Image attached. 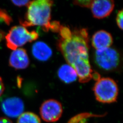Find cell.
<instances>
[{
	"label": "cell",
	"mask_w": 123,
	"mask_h": 123,
	"mask_svg": "<svg viewBox=\"0 0 123 123\" xmlns=\"http://www.w3.org/2000/svg\"><path fill=\"white\" fill-rule=\"evenodd\" d=\"M89 39L87 30L82 28L72 31L70 38H60L57 47L68 64L81 59L89 60Z\"/></svg>",
	"instance_id": "1"
},
{
	"label": "cell",
	"mask_w": 123,
	"mask_h": 123,
	"mask_svg": "<svg viewBox=\"0 0 123 123\" xmlns=\"http://www.w3.org/2000/svg\"><path fill=\"white\" fill-rule=\"evenodd\" d=\"M53 4V1L50 0L31 1L27 6L24 20L20 21L21 26L26 27L34 26H42L45 31H48Z\"/></svg>",
	"instance_id": "2"
},
{
	"label": "cell",
	"mask_w": 123,
	"mask_h": 123,
	"mask_svg": "<svg viewBox=\"0 0 123 123\" xmlns=\"http://www.w3.org/2000/svg\"><path fill=\"white\" fill-rule=\"evenodd\" d=\"M93 91L96 99L103 104H111L117 101L119 88L116 82L110 78H102L94 84Z\"/></svg>",
	"instance_id": "3"
},
{
	"label": "cell",
	"mask_w": 123,
	"mask_h": 123,
	"mask_svg": "<svg viewBox=\"0 0 123 123\" xmlns=\"http://www.w3.org/2000/svg\"><path fill=\"white\" fill-rule=\"evenodd\" d=\"M94 61L97 67L106 72H113L119 69L121 62L119 51L113 48L96 50L94 54Z\"/></svg>",
	"instance_id": "4"
},
{
	"label": "cell",
	"mask_w": 123,
	"mask_h": 123,
	"mask_svg": "<svg viewBox=\"0 0 123 123\" xmlns=\"http://www.w3.org/2000/svg\"><path fill=\"white\" fill-rule=\"evenodd\" d=\"M38 37L39 35L35 31H30L26 27L16 26L11 28L5 37L7 47L14 51L28 42L38 39Z\"/></svg>",
	"instance_id": "5"
},
{
	"label": "cell",
	"mask_w": 123,
	"mask_h": 123,
	"mask_svg": "<svg viewBox=\"0 0 123 123\" xmlns=\"http://www.w3.org/2000/svg\"><path fill=\"white\" fill-rule=\"evenodd\" d=\"M63 112L61 104L55 99H50L44 101L40 108V114L44 121L51 123L57 121Z\"/></svg>",
	"instance_id": "6"
},
{
	"label": "cell",
	"mask_w": 123,
	"mask_h": 123,
	"mask_svg": "<svg viewBox=\"0 0 123 123\" xmlns=\"http://www.w3.org/2000/svg\"><path fill=\"white\" fill-rule=\"evenodd\" d=\"M3 112L7 116L15 118L23 113L24 104L22 99L17 97H11L4 99L1 104Z\"/></svg>",
	"instance_id": "7"
},
{
	"label": "cell",
	"mask_w": 123,
	"mask_h": 123,
	"mask_svg": "<svg viewBox=\"0 0 123 123\" xmlns=\"http://www.w3.org/2000/svg\"><path fill=\"white\" fill-rule=\"evenodd\" d=\"M113 0H92L90 8L93 17L97 19H103L108 17L114 9Z\"/></svg>",
	"instance_id": "8"
},
{
	"label": "cell",
	"mask_w": 123,
	"mask_h": 123,
	"mask_svg": "<svg viewBox=\"0 0 123 123\" xmlns=\"http://www.w3.org/2000/svg\"><path fill=\"white\" fill-rule=\"evenodd\" d=\"M30 64V60L26 50L19 48L11 53L9 59V66L17 70L24 69Z\"/></svg>",
	"instance_id": "9"
},
{
	"label": "cell",
	"mask_w": 123,
	"mask_h": 123,
	"mask_svg": "<svg viewBox=\"0 0 123 123\" xmlns=\"http://www.w3.org/2000/svg\"><path fill=\"white\" fill-rule=\"evenodd\" d=\"M72 66L74 69L79 81L81 83H86L92 79V70L89 60L81 59L76 62Z\"/></svg>",
	"instance_id": "10"
},
{
	"label": "cell",
	"mask_w": 123,
	"mask_h": 123,
	"mask_svg": "<svg viewBox=\"0 0 123 123\" xmlns=\"http://www.w3.org/2000/svg\"><path fill=\"white\" fill-rule=\"evenodd\" d=\"M92 45L96 50L110 48L113 43L111 34L105 30L96 31L92 37Z\"/></svg>",
	"instance_id": "11"
},
{
	"label": "cell",
	"mask_w": 123,
	"mask_h": 123,
	"mask_svg": "<svg viewBox=\"0 0 123 123\" xmlns=\"http://www.w3.org/2000/svg\"><path fill=\"white\" fill-rule=\"evenodd\" d=\"M31 52L36 59L41 62L48 61L53 55L52 49L44 42L38 41L32 46Z\"/></svg>",
	"instance_id": "12"
},
{
	"label": "cell",
	"mask_w": 123,
	"mask_h": 123,
	"mask_svg": "<svg viewBox=\"0 0 123 123\" xmlns=\"http://www.w3.org/2000/svg\"><path fill=\"white\" fill-rule=\"evenodd\" d=\"M59 79L65 84H71L75 81L78 78L74 68L69 64L62 65L57 71Z\"/></svg>",
	"instance_id": "13"
},
{
	"label": "cell",
	"mask_w": 123,
	"mask_h": 123,
	"mask_svg": "<svg viewBox=\"0 0 123 123\" xmlns=\"http://www.w3.org/2000/svg\"><path fill=\"white\" fill-rule=\"evenodd\" d=\"M17 123H41V121L37 114L32 112H26L18 117Z\"/></svg>",
	"instance_id": "14"
},
{
	"label": "cell",
	"mask_w": 123,
	"mask_h": 123,
	"mask_svg": "<svg viewBox=\"0 0 123 123\" xmlns=\"http://www.w3.org/2000/svg\"><path fill=\"white\" fill-rule=\"evenodd\" d=\"M0 22L4 23L9 26L12 22V19L5 9L0 8Z\"/></svg>",
	"instance_id": "15"
},
{
	"label": "cell",
	"mask_w": 123,
	"mask_h": 123,
	"mask_svg": "<svg viewBox=\"0 0 123 123\" xmlns=\"http://www.w3.org/2000/svg\"><path fill=\"white\" fill-rule=\"evenodd\" d=\"M61 38L62 39H67L70 38L72 35V31L67 26H62L58 32Z\"/></svg>",
	"instance_id": "16"
},
{
	"label": "cell",
	"mask_w": 123,
	"mask_h": 123,
	"mask_svg": "<svg viewBox=\"0 0 123 123\" xmlns=\"http://www.w3.org/2000/svg\"><path fill=\"white\" fill-rule=\"evenodd\" d=\"M61 26V25L59 22H51L49 26V30H51L54 32H58Z\"/></svg>",
	"instance_id": "17"
},
{
	"label": "cell",
	"mask_w": 123,
	"mask_h": 123,
	"mask_svg": "<svg viewBox=\"0 0 123 123\" xmlns=\"http://www.w3.org/2000/svg\"><path fill=\"white\" fill-rule=\"evenodd\" d=\"M92 2V0H75L74 1V4L81 7L90 8Z\"/></svg>",
	"instance_id": "18"
},
{
	"label": "cell",
	"mask_w": 123,
	"mask_h": 123,
	"mask_svg": "<svg viewBox=\"0 0 123 123\" xmlns=\"http://www.w3.org/2000/svg\"><path fill=\"white\" fill-rule=\"evenodd\" d=\"M123 10L119 11L116 16V22L118 26L121 29H123Z\"/></svg>",
	"instance_id": "19"
},
{
	"label": "cell",
	"mask_w": 123,
	"mask_h": 123,
	"mask_svg": "<svg viewBox=\"0 0 123 123\" xmlns=\"http://www.w3.org/2000/svg\"><path fill=\"white\" fill-rule=\"evenodd\" d=\"M13 4L18 7L28 6L31 3V0H12Z\"/></svg>",
	"instance_id": "20"
},
{
	"label": "cell",
	"mask_w": 123,
	"mask_h": 123,
	"mask_svg": "<svg viewBox=\"0 0 123 123\" xmlns=\"http://www.w3.org/2000/svg\"><path fill=\"white\" fill-rule=\"evenodd\" d=\"M4 90L5 86L3 81L1 77H0V97L3 94V93L4 92Z\"/></svg>",
	"instance_id": "21"
},
{
	"label": "cell",
	"mask_w": 123,
	"mask_h": 123,
	"mask_svg": "<svg viewBox=\"0 0 123 123\" xmlns=\"http://www.w3.org/2000/svg\"><path fill=\"white\" fill-rule=\"evenodd\" d=\"M0 123H13L12 122L6 117H0Z\"/></svg>",
	"instance_id": "22"
},
{
	"label": "cell",
	"mask_w": 123,
	"mask_h": 123,
	"mask_svg": "<svg viewBox=\"0 0 123 123\" xmlns=\"http://www.w3.org/2000/svg\"><path fill=\"white\" fill-rule=\"evenodd\" d=\"M5 37V32L3 31L0 29V43L4 39Z\"/></svg>",
	"instance_id": "23"
}]
</instances>
